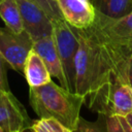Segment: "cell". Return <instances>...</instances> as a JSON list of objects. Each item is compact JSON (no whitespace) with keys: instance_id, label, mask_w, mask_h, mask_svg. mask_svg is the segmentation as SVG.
I'll return each instance as SVG.
<instances>
[{"instance_id":"6da1fadb","label":"cell","mask_w":132,"mask_h":132,"mask_svg":"<svg viewBox=\"0 0 132 132\" xmlns=\"http://www.w3.org/2000/svg\"><path fill=\"white\" fill-rule=\"evenodd\" d=\"M29 102L39 118H54L73 130L80 118L85 98L51 80L29 88Z\"/></svg>"},{"instance_id":"7a4b0ae2","label":"cell","mask_w":132,"mask_h":132,"mask_svg":"<svg viewBox=\"0 0 132 132\" xmlns=\"http://www.w3.org/2000/svg\"><path fill=\"white\" fill-rule=\"evenodd\" d=\"M53 38L62 64L64 75L70 92L75 93V55L78 47L77 38L71 27L63 19H53Z\"/></svg>"},{"instance_id":"3957f363","label":"cell","mask_w":132,"mask_h":132,"mask_svg":"<svg viewBox=\"0 0 132 132\" xmlns=\"http://www.w3.org/2000/svg\"><path fill=\"white\" fill-rule=\"evenodd\" d=\"M32 47L33 40L25 30L14 33L6 27H0V55L18 73L23 74L26 58Z\"/></svg>"},{"instance_id":"277c9868","label":"cell","mask_w":132,"mask_h":132,"mask_svg":"<svg viewBox=\"0 0 132 132\" xmlns=\"http://www.w3.org/2000/svg\"><path fill=\"white\" fill-rule=\"evenodd\" d=\"M32 121L11 91H0V128L4 132H25Z\"/></svg>"},{"instance_id":"5b68a950","label":"cell","mask_w":132,"mask_h":132,"mask_svg":"<svg viewBox=\"0 0 132 132\" xmlns=\"http://www.w3.org/2000/svg\"><path fill=\"white\" fill-rule=\"evenodd\" d=\"M131 112L132 88L127 80V75H120L114 78L108 88L98 109V113L126 117Z\"/></svg>"},{"instance_id":"8992f818","label":"cell","mask_w":132,"mask_h":132,"mask_svg":"<svg viewBox=\"0 0 132 132\" xmlns=\"http://www.w3.org/2000/svg\"><path fill=\"white\" fill-rule=\"evenodd\" d=\"M24 30L33 41L53 34L52 19L31 0H16Z\"/></svg>"},{"instance_id":"52a82bcc","label":"cell","mask_w":132,"mask_h":132,"mask_svg":"<svg viewBox=\"0 0 132 132\" xmlns=\"http://www.w3.org/2000/svg\"><path fill=\"white\" fill-rule=\"evenodd\" d=\"M94 24L109 41L132 50V12L110 19L96 11Z\"/></svg>"},{"instance_id":"ba28073f","label":"cell","mask_w":132,"mask_h":132,"mask_svg":"<svg viewBox=\"0 0 132 132\" xmlns=\"http://www.w3.org/2000/svg\"><path fill=\"white\" fill-rule=\"evenodd\" d=\"M62 19L76 29L91 27L96 19V9L90 0H56Z\"/></svg>"},{"instance_id":"9c48e42d","label":"cell","mask_w":132,"mask_h":132,"mask_svg":"<svg viewBox=\"0 0 132 132\" xmlns=\"http://www.w3.org/2000/svg\"><path fill=\"white\" fill-rule=\"evenodd\" d=\"M32 48L41 57L51 73V76L57 78L60 82V86L69 91L53 36H45L33 41Z\"/></svg>"},{"instance_id":"30bf717a","label":"cell","mask_w":132,"mask_h":132,"mask_svg":"<svg viewBox=\"0 0 132 132\" xmlns=\"http://www.w3.org/2000/svg\"><path fill=\"white\" fill-rule=\"evenodd\" d=\"M23 74L30 88L39 87L52 80L51 73L41 57L32 48L25 61Z\"/></svg>"},{"instance_id":"8fae6325","label":"cell","mask_w":132,"mask_h":132,"mask_svg":"<svg viewBox=\"0 0 132 132\" xmlns=\"http://www.w3.org/2000/svg\"><path fill=\"white\" fill-rule=\"evenodd\" d=\"M96 11L110 19L132 12V0H90Z\"/></svg>"},{"instance_id":"7c38bea8","label":"cell","mask_w":132,"mask_h":132,"mask_svg":"<svg viewBox=\"0 0 132 132\" xmlns=\"http://www.w3.org/2000/svg\"><path fill=\"white\" fill-rule=\"evenodd\" d=\"M0 18L5 27L14 33H21L24 30L21 12L16 0H0Z\"/></svg>"},{"instance_id":"4fadbf2b","label":"cell","mask_w":132,"mask_h":132,"mask_svg":"<svg viewBox=\"0 0 132 132\" xmlns=\"http://www.w3.org/2000/svg\"><path fill=\"white\" fill-rule=\"evenodd\" d=\"M29 130L31 132H72L71 129L54 118H39L32 122Z\"/></svg>"},{"instance_id":"5bb4252c","label":"cell","mask_w":132,"mask_h":132,"mask_svg":"<svg viewBox=\"0 0 132 132\" xmlns=\"http://www.w3.org/2000/svg\"><path fill=\"white\" fill-rule=\"evenodd\" d=\"M72 132H107L105 114L99 113L98 120L96 122H90L80 117L77 125L72 130Z\"/></svg>"},{"instance_id":"9a60e30c","label":"cell","mask_w":132,"mask_h":132,"mask_svg":"<svg viewBox=\"0 0 132 132\" xmlns=\"http://www.w3.org/2000/svg\"><path fill=\"white\" fill-rule=\"evenodd\" d=\"M106 131L107 132H132L124 117L120 116H105Z\"/></svg>"},{"instance_id":"2e32d148","label":"cell","mask_w":132,"mask_h":132,"mask_svg":"<svg viewBox=\"0 0 132 132\" xmlns=\"http://www.w3.org/2000/svg\"><path fill=\"white\" fill-rule=\"evenodd\" d=\"M39 7L43 9V11L53 20V19H62L56 0H31Z\"/></svg>"},{"instance_id":"e0dca14e","label":"cell","mask_w":132,"mask_h":132,"mask_svg":"<svg viewBox=\"0 0 132 132\" xmlns=\"http://www.w3.org/2000/svg\"><path fill=\"white\" fill-rule=\"evenodd\" d=\"M7 66L8 64L0 55V91H10L7 81Z\"/></svg>"},{"instance_id":"ac0fdd59","label":"cell","mask_w":132,"mask_h":132,"mask_svg":"<svg viewBox=\"0 0 132 132\" xmlns=\"http://www.w3.org/2000/svg\"><path fill=\"white\" fill-rule=\"evenodd\" d=\"M127 80L132 88V59L131 58H130V61L127 67Z\"/></svg>"},{"instance_id":"d6986e66","label":"cell","mask_w":132,"mask_h":132,"mask_svg":"<svg viewBox=\"0 0 132 132\" xmlns=\"http://www.w3.org/2000/svg\"><path fill=\"white\" fill-rule=\"evenodd\" d=\"M125 118V120H126V122H127V124L129 125V127L131 128V130H132V112L131 113H129V114H127L126 117H124Z\"/></svg>"},{"instance_id":"ffe728a7","label":"cell","mask_w":132,"mask_h":132,"mask_svg":"<svg viewBox=\"0 0 132 132\" xmlns=\"http://www.w3.org/2000/svg\"><path fill=\"white\" fill-rule=\"evenodd\" d=\"M0 132H4V131H3V130H2L1 128H0Z\"/></svg>"},{"instance_id":"44dd1931","label":"cell","mask_w":132,"mask_h":132,"mask_svg":"<svg viewBox=\"0 0 132 132\" xmlns=\"http://www.w3.org/2000/svg\"><path fill=\"white\" fill-rule=\"evenodd\" d=\"M131 59H132V55H131Z\"/></svg>"}]
</instances>
